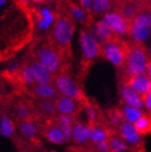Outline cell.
<instances>
[{
  "label": "cell",
  "instance_id": "cell-16",
  "mask_svg": "<svg viewBox=\"0 0 151 152\" xmlns=\"http://www.w3.org/2000/svg\"><path fill=\"white\" fill-rule=\"evenodd\" d=\"M44 137L49 142L54 143V145H62V143L66 142L62 127L59 125L52 126V127L48 129L44 134Z\"/></svg>",
  "mask_w": 151,
  "mask_h": 152
},
{
  "label": "cell",
  "instance_id": "cell-27",
  "mask_svg": "<svg viewBox=\"0 0 151 152\" xmlns=\"http://www.w3.org/2000/svg\"><path fill=\"white\" fill-rule=\"evenodd\" d=\"M120 13H121L126 20L132 22V20L135 18V16L137 15L136 6H135L134 3H125L124 6L122 7V9H121Z\"/></svg>",
  "mask_w": 151,
  "mask_h": 152
},
{
  "label": "cell",
  "instance_id": "cell-24",
  "mask_svg": "<svg viewBox=\"0 0 151 152\" xmlns=\"http://www.w3.org/2000/svg\"><path fill=\"white\" fill-rule=\"evenodd\" d=\"M134 125H135V127H136V129L140 135L148 134L151 131V118L144 115L136 123H134Z\"/></svg>",
  "mask_w": 151,
  "mask_h": 152
},
{
  "label": "cell",
  "instance_id": "cell-18",
  "mask_svg": "<svg viewBox=\"0 0 151 152\" xmlns=\"http://www.w3.org/2000/svg\"><path fill=\"white\" fill-rule=\"evenodd\" d=\"M109 139V135L108 132L105 129H103L102 126L97 125V124H94V125H91L90 129V141L92 143H98L100 141L108 140Z\"/></svg>",
  "mask_w": 151,
  "mask_h": 152
},
{
  "label": "cell",
  "instance_id": "cell-44",
  "mask_svg": "<svg viewBox=\"0 0 151 152\" xmlns=\"http://www.w3.org/2000/svg\"><path fill=\"white\" fill-rule=\"evenodd\" d=\"M147 2H148V3H149V6L151 7V0H147Z\"/></svg>",
  "mask_w": 151,
  "mask_h": 152
},
{
  "label": "cell",
  "instance_id": "cell-34",
  "mask_svg": "<svg viewBox=\"0 0 151 152\" xmlns=\"http://www.w3.org/2000/svg\"><path fill=\"white\" fill-rule=\"evenodd\" d=\"M95 148L97 152H111L110 145H109V139L108 140L100 141L98 143H95Z\"/></svg>",
  "mask_w": 151,
  "mask_h": 152
},
{
  "label": "cell",
  "instance_id": "cell-14",
  "mask_svg": "<svg viewBox=\"0 0 151 152\" xmlns=\"http://www.w3.org/2000/svg\"><path fill=\"white\" fill-rule=\"evenodd\" d=\"M91 125H87L81 122H75L73 126V140L75 143L83 145L90 140Z\"/></svg>",
  "mask_w": 151,
  "mask_h": 152
},
{
  "label": "cell",
  "instance_id": "cell-13",
  "mask_svg": "<svg viewBox=\"0 0 151 152\" xmlns=\"http://www.w3.org/2000/svg\"><path fill=\"white\" fill-rule=\"evenodd\" d=\"M30 65H32V71H34L36 84H51V82H52V73L50 72L47 68L43 67L37 61H34Z\"/></svg>",
  "mask_w": 151,
  "mask_h": 152
},
{
  "label": "cell",
  "instance_id": "cell-31",
  "mask_svg": "<svg viewBox=\"0 0 151 152\" xmlns=\"http://www.w3.org/2000/svg\"><path fill=\"white\" fill-rule=\"evenodd\" d=\"M84 112L86 114L87 120H89V124L90 125H94L96 124V119H97V113H96L95 109L91 105H85L84 106Z\"/></svg>",
  "mask_w": 151,
  "mask_h": 152
},
{
  "label": "cell",
  "instance_id": "cell-43",
  "mask_svg": "<svg viewBox=\"0 0 151 152\" xmlns=\"http://www.w3.org/2000/svg\"><path fill=\"white\" fill-rule=\"evenodd\" d=\"M0 3H1V6H2V4H4V3H6V0H1V1H0Z\"/></svg>",
  "mask_w": 151,
  "mask_h": 152
},
{
  "label": "cell",
  "instance_id": "cell-35",
  "mask_svg": "<svg viewBox=\"0 0 151 152\" xmlns=\"http://www.w3.org/2000/svg\"><path fill=\"white\" fill-rule=\"evenodd\" d=\"M62 131H63V134H64L65 141L73 140V126H63Z\"/></svg>",
  "mask_w": 151,
  "mask_h": 152
},
{
  "label": "cell",
  "instance_id": "cell-5",
  "mask_svg": "<svg viewBox=\"0 0 151 152\" xmlns=\"http://www.w3.org/2000/svg\"><path fill=\"white\" fill-rule=\"evenodd\" d=\"M54 85L57 92L63 96L70 97L80 102L82 98V92L79 85L67 75H59L54 80Z\"/></svg>",
  "mask_w": 151,
  "mask_h": 152
},
{
  "label": "cell",
  "instance_id": "cell-3",
  "mask_svg": "<svg viewBox=\"0 0 151 152\" xmlns=\"http://www.w3.org/2000/svg\"><path fill=\"white\" fill-rule=\"evenodd\" d=\"M128 51L130 50L124 47V44L116 42V39L109 41L102 47V53L104 57L118 68L123 67L125 65Z\"/></svg>",
  "mask_w": 151,
  "mask_h": 152
},
{
  "label": "cell",
  "instance_id": "cell-26",
  "mask_svg": "<svg viewBox=\"0 0 151 152\" xmlns=\"http://www.w3.org/2000/svg\"><path fill=\"white\" fill-rule=\"evenodd\" d=\"M109 145H110L111 152H124L128 148V142H125L121 137L109 138Z\"/></svg>",
  "mask_w": 151,
  "mask_h": 152
},
{
  "label": "cell",
  "instance_id": "cell-19",
  "mask_svg": "<svg viewBox=\"0 0 151 152\" xmlns=\"http://www.w3.org/2000/svg\"><path fill=\"white\" fill-rule=\"evenodd\" d=\"M15 132V125L13 121L8 118L7 115H1L0 118V134L3 137L10 138L14 135Z\"/></svg>",
  "mask_w": 151,
  "mask_h": 152
},
{
  "label": "cell",
  "instance_id": "cell-22",
  "mask_svg": "<svg viewBox=\"0 0 151 152\" xmlns=\"http://www.w3.org/2000/svg\"><path fill=\"white\" fill-rule=\"evenodd\" d=\"M69 11H70V14H71V18L77 20V22H81V23L86 22L87 20L86 10L84 8H82L81 6H77V4L73 3L69 8Z\"/></svg>",
  "mask_w": 151,
  "mask_h": 152
},
{
  "label": "cell",
  "instance_id": "cell-39",
  "mask_svg": "<svg viewBox=\"0 0 151 152\" xmlns=\"http://www.w3.org/2000/svg\"><path fill=\"white\" fill-rule=\"evenodd\" d=\"M145 75L148 77L149 79L151 80V59H148V63H147V68H146Z\"/></svg>",
  "mask_w": 151,
  "mask_h": 152
},
{
  "label": "cell",
  "instance_id": "cell-32",
  "mask_svg": "<svg viewBox=\"0 0 151 152\" xmlns=\"http://www.w3.org/2000/svg\"><path fill=\"white\" fill-rule=\"evenodd\" d=\"M90 32H91V35L93 36V38L97 41V43H98L99 45H102V47H103V45H105L107 42H109L107 39H105L104 37H103V35L98 31V29L95 27V25L90 28Z\"/></svg>",
  "mask_w": 151,
  "mask_h": 152
},
{
  "label": "cell",
  "instance_id": "cell-1",
  "mask_svg": "<svg viewBox=\"0 0 151 152\" xmlns=\"http://www.w3.org/2000/svg\"><path fill=\"white\" fill-rule=\"evenodd\" d=\"M147 63H148V59H147L146 51L141 49V47L139 45H136L128 51L124 65L125 71L130 78L145 75Z\"/></svg>",
  "mask_w": 151,
  "mask_h": 152
},
{
  "label": "cell",
  "instance_id": "cell-21",
  "mask_svg": "<svg viewBox=\"0 0 151 152\" xmlns=\"http://www.w3.org/2000/svg\"><path fill=\"white\" fill-rule=\"evenodd\" d=\"M95 27L98 29V31L103 35L105 39H107L108 41L114 40L116 37H114V32L111 29V27L107 24V22L104 20H99L95 23Z\"/></svg>",
  "mask_w": 151,
  "mask_h": 152
},
{
  "label": "cell",
  "instance_id": "cell-25",
  "mask_svg": "<svg viewBox=\"0 0 151 152\" xmlns=\"http://www.w3.org/2000/svg\"><path fill=\"white\" fill-rule=\"evenodd\" d=\"M111 9V1H103V0H92V7L91 10L95 13H107L110 12Z\"/></svg>",
  "mask_w": 151,
  "mask_h": 152
},
{
  "label": "cell",
  "instance_id": "cell-38",
  "mask_svg": "<svg viewBox=\"0 0 151 152\" xmlns=\"http://www.w3.org/2000/svg\"><path fill=\"white\" fill-rule=\"evenodd\" d=\"M79 3L82 8H84L85 10H91V7H92V0H79Z\"/></svg>",
  "mask_w": 151,
  "mask_h": 152
},
{
  "label": "cell",
  "instance_id": "cell-23",
  "mask_svg": "<svg viewBox=\"0 0 151 152\" xmlns=\"http://www.w3.org/2000/svg\"><path fill=\"white\" fill-rule=\"evenodd\" d=\"M21 80L25 84H36L35 81V76H34V71H32V65H25L23 68H21L20 71Z\"/></svg>",
  "mask_w": 151,
  "mask_h": 152
},
{
  "label": "cell",
  "instance_id": "cell-17",
  "mask_svg": "<svg viewBox=\"0 0 151 152\" xmlns=\"http://www.w3.org/2000/svg\"><path fill=\"white\" fill-rule=\"evenodd\" d=\"M121 111H122V113H123L124 120L126 121V122L133 123V124L136 123L140 118L145 115L144 112H142V109L135 108V107H131V106H128V105L123 106V108Z\"/></svg>",
  "mask_w": 151,
  "mask_h": 152
},
{
  "label": "cell",
  "instance_id": "cell-8",
  "mask_svg": "<svg viewBox=\"0 0 151 152\" xmlns=\"http://www.w3.org/2000/svg\"><path fill=\"white\" fill-rule=\"evenodd\" d=\"M103 20L111 27L113 32L118 36H125L131 32V22L123 16L120 12H107Z\"/></svg>",
  "mask_w": 151,
  "mask_h": 152
},
{
  "label": "cell",
  "instance_id": "cell-20",
  "mask_svg": "<svg viewBox=\"0 0 151 152\" xmlns=\"http://www.w3.org/2000/svg\"><path fill=\"white\" fill-rule=\"evenodd\" d=\"M18 129L23 136L26 138H34L37 135V126L34 122L29 120H24L18 124Z\"/></svg>",
  "mask_w": 151,
  "mask_h": 152
},
{
  "label": "cell",
  "instance_id": "cell-4",
  "mask_svg": "<svg viewBox=\"0 0 151 152\" xmlns=\"http://www.w3.org/2000/svg\"><path fill=\"white\" fill-rule=\"evenodd\" d=\"M61 55L55 48L49 44L39 48L37 52V61L45 67L51 73H55L61 67Z\"/></svg>",
  "mask_w": 151,
  "mask_h": 152
},
{
  "label": "cell",
  "instance_id": "cell-28",
  "mask_svg": "<svg viewBox=\"0 0 151 152\" xmlns=\"http://www.w3.org/2000/svg\"><path fill=\"white\" fill-rule=\"evenodd\" d=\"M40 107L42 109V111L45 112L47 114H50V115L55 114V112L57 111L55 102H53L52 99H42V102L40 104Z\"/></svg>",
  "mask_w": 151,
  "mask_h": 152
},
{
  "label": "cell",
  "instance_id": "cell-12",
  "mask_svg": "<svg viewBox=\"0 0 151 152\" xmlns=\"http://www.w3.org/2000/svg\"><path fill=\"white\" fill-rule=\"evenodd\" d=\"M128 84L130 85L137 94H139L142 98H144L151 90V80L149 79L146 75H141V76L130 78L128 81Z\"/></svg>",
  "mask_w": 151,
  "mask_h": 152
},
{
  "label": "cell",
  "instance_id": "cell-11",
  "mask_svg": "<svg viewBox=\"0 0 151 152\" xmlns=\"http://www.w3.org/2000/svg\"><path fill=\"white\" fill-rule=\"evenodd\" d=\"M78 100L66 96H58L55 100V105L57 112L59 114H67V115H73L77 113L78 110Z\"/></svg>",
  "mask_w": 151,
  "mask_h": 152
},
{
  "label": "cell",
  "instance_id": "cell-6",
  "mask_svg": "<svg viewBox=\"0 0 151 152\" xmlns=\"http://www.w3.org/2000/svg\"><path fill=\"white\" fill-rule=\"evenodd\" d=\"M131 36L134 41L142 43L148 39L150 35V25L148 20V14L138 13L131 22Z\"/></svg>",
  "mask_w": 151,
  "mask_h": 152
},
{
  "label": "cell",
  "instance_id": "cell-45",
  "mask_svg": "<svg viewBox=\"0 0 151 152\" xmlns=\"http://www.w3.org/2000/svg\"><path fill=\"white\" fill-rule=\"evenodd\" d=\"M103 1H108V0H103Z\"/></svg>",
  "mask_w": 151,
  "mask_h": 152
},
{
  "label": "cell",
  "instance_id": "cell-36",
  "mask_svg": "<svg viewBox=\"0 0 151 152\" xmlns=\"http://www.w3.org/2000/svg\"><path fill=\"white\" fill-rule=\"evenodd\" d=\"M36 24H37L38 28H39V29H41V30H47V29H49L50 26H51L47 20H44L43 18H41L40 15H38V18H37V22H36Z\"/></svg>",
  "mask_w": 151,
  "mask_h": 152
},
{
  "label": "cell",
  "instance_id": "cell-9",
  "mask_svg": "<svg viewBox=\"0 0 151 152\" xmlns=\"http://www.w3.org/2000/svg\"><path fill=\"white\" fill-rule=\"evenodd\" d=\"M120 95H121V99L124 102V105L139 109H142L145 107L144 98L140 96L139 94H137L136 92L134 91L128 83L121 86V88H120Z\"/></svg>",
  "mask_w": 151,
  "mask_h": 152
},
{
  "label": "cell",
  "instance_id": "cell-40",
  "mask_svg": "<svg viewBox=\"0 0 151 152\" xmlns=\"http://www.w3.org/2000/svg\"><path fill=\"white\" fill-rule=\"evenodd\" d=\"M32 2H35V3H43L45 0H32Z\"/></svg>",
  "mask_w": 151,
  "mask_h": 152
},
{
  "label": "cell",
  "instance_id": "cell-10",
  "mask_svg": "<svg viewBox=\"0 0 151 152\" xmlns=\"http://www.w3.org/2000/svg\"><path fill=\"white\" fill-rule=\"evenodd\" d=\"M119 134L120 137L131 146H136L141 141V135L138 133L133 123L124 121L119 126Z\"/></svg>",
  "mask_w": 151,
  "mask_h": 152
},
{
  "label": "cell",
  "instance_id": "cell-30",
  "mask_svg": "<svg viewBox=\"0 0 151 152\" xmlns=\"http://www.w3.org/2000/svg\"><path fill=\"white\" fill-rule=\"evenodd\" d=\"M38 15H40L41 18H43L44 20H47L50 25H52L54 22H56L55 14H54V13H53L50 9H48V8H43V9H41L40 11H39V14Z\"/></svg>",
  "mask_w": 151,
  "mask_h": 152
},
{
  "label": "cell",
  "instance_id": "cell-37",
  "mask_svg": "<svg viewBox=\"0 0 151 152\" xmlns=\"http://www.w3.org/2000/svg\"><path fill=\"white\" fill-rule=\"evenodd\" d=\"M144 102H145V107L151 112V90L149 93L144 97Z\"/></svg>",
  "mask_w": 151,
  "mask_h": 152
},
{
  "label": "cell",
  "instance_id": "cell-7",
  "mask_svg": "<svg viewBox=\"0 0 151 152\" xmlns=\"http://www.w3.org/2000/svg\"><path fill=\"white\" fill-rule=\"evenodd\" d=\"M79 41H80L82 54L87 61L95 59L99 53L102 52V45L97 43V41L93 38V36L91 35L90 31L81 30L80 36H79Z\"/></svg>",
  "mask_w": 151,
  "mask_h": 152
},
{
  "label": "cell",
  "instance_id": "cell-15",
  "mask_svg": "<svg viewBox=\"0 0 151 152\" xmlns=\"http://www.w3.org/2000/svg\"><path fill=\"white\" fill-rule=\"evenodd\" d=\"M32 92L36 96L41 99H52L57 93V90L55 86H52L51 84H35Z\"/></svg>",
  "mask_w": 151,
  "mask_h": 152
},
{
  "label": "cell",
  "instance_id": "cell-33",
  "mask_svg": "<svg viewBox=\"0 0 151 152\" xmlns=\"http://www.w3.org/2000/svg\"><path fill=\"white\" fill-rule=\"evenodd\" d=\"M57 122L59 123V126H73L75 120H73V115H67V114H59L57 118Z\"/></svg>",
  "mask_w": 151,
  "mask_h": 152
},
{
  "label": "cell",
  "instance_id": "cell-46",
  "mask_svg": "<svg viewBox=\"0 0 151 152\" xmlns=\"http://www.w3.org/2000/svg\"><path fill=\"white\" fill-rule=\"evenodd\" d=\"M18 152H21V151H18Z\"/></svg>",
  "mask_w": 151,
  "mask_h": 152
},
{
  "label": "cell",
  "instance_id": "cell-2",
  "mask_svg": "<svg viewBox=\"0 0 151 152\" xmlns=\"http://www.w3.org/2000/svg\"><path fill=\"white\" fill-rule=\"evenodd\" d=\"M73 32H75V25L71 18L61 16L56 20L53 29V38L58 47H69Z\"/></svg>",
  "mask_w": 151,
  "mask_h": 152
},
{
  "label": "cell",
  "instance_id": "cell-42",
  "mask_svg": "<svg viewBox=\"0 0 151 152\" xmlns=\"http://www.w3.org/2000/svg\"><path fill=\"white\" fill-rule=\"evenodd\" d=\"M21 2H23V3H27L28 1H30V0H20Z\"/></svg>",
  "mask_w": 151,
  "mask_h": 152
},
{
  "label": "cell",
  "instance_id": "cell-41",
  "mask_svg": "<svg viewBox=\"0 0 151 152\" xmlns=\"http://www.w3.org/2000/svg\"><path fill=\"white\" fill-rule=\"evenodd\" d=\"M148 20H149V25H150V29H151V13L148 14Z\"/></svg>",
  "mask_w": 151,
  "mask_h": 152
},
{
  "label": "cell",
  "instance_id": "cell-29",
  "mask_svg": "<svg viewBox=\"0 0 151 152\" xmlns=\"http://www.w3.org/2000/svg\"><path fill=\"white\" fill-rule=\"evenodd\" d=\"M15 113L20 120H29L30 118V110L24 105H18L15 107Z\"/></svg>",
  "mask_w": 151,
  "mask_h": 152
}]
</instances>
